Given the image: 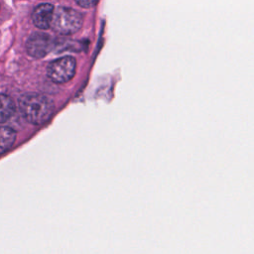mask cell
<instances>
[{"instance_id":"cell-1","label":"cell","mask_w":254,"mask_h":254,"mask_svg":"<svg viewBox=\"0 0 254 254\" xmlns=\"http://www.w3.org/2000/svg\"><path fill=\"white\" fill-rule=\"evenodd\" d=\"M19 109L28 122L34 125H42L52 116L54 105L45 95L26 93L19 99Z\"/></svg>"},{"instance_id":"cell-2","label":"cell","mask_w":254,"mask_h":254,"mask_svg":"<svg viewBox=\"0 0 254 254\" xmlns=\"http://www.w3.org/2000/svg\"><path fill=\"white\" fill-rule=\"evenodd\" d=\"M82 15L68 7H59L54 11L51 28L62 35H70L77 32L82 26Z\"/></svg>"},{"instance_id":"cell-3","label":"cell","mask_w":254,"mask_h":254,"mask_svg":"<svg viewBox=\"0 0 254 254\" xmlns=\"http://www.w3.org/2000/svg\"><path fill=\"white\" fill-rule=\"evenodd\" d=\"M76 62L72 57H63L52 62L48 67L49 77L56 83H64L75 73Z\"/></svg>"},{"instance_id":"cell-4","label":"cell","mask_w":254,"mask_h":254,"mask_svg":"<svg viewBox=\"0 0 254 254\" xmlns=\"http://www.w3.org/2000/svg\"><path fill=\"white\" fill-rule=\"evenodd\" d=\"M53 39L50 35L42 32L32 34L26 42L27 53L33 58L45 57L53 48Z\"/></svg>"},{"instance_id":"cell-5","label":"cell","mask_w":254,"mask_h":254,"mask_svg":"<svg viewBox=\"0 0 254 254\" xmlns=\"http://www.w3.org/2000/svg\"><path fill=\"white\" fill-rule=\"evenodd\" d=\"M54 6L49 3H43L38 5L32 14V20L34 24L42 29L46 30L51 27L52 19H53V14H54Z\"/></svg>"},{"instance_id":"cell-6","label":"cell","mask_w":254,"mask_h":254,"mask_svg":"<svg viewBox=\"0 0 254 254\" xmlns=\"http://www.w3.org/2000/svg\"><path fill=\"white\" fill-rule=\"evenodd\" d=\"M16 140V132L7 126L0 127V155L8 151Z\"/></svg>"},{"instance_id":"cell-7","label":"cell","mask_w":254,"mask_h":254,"mask_svg":"<svg viewBox=\"0 0 254 254\" xmlns=\"http://www.w3.org/2000/svg\"><path fill=\"white\" fill-rule=\"evenodd\" d=\"M15 111L13 99L5 94H0V123L6 122L11 118Z\"/></svg>"},{"instance_id":"cell-8","label":"cell","mask_w":254,"mask_h":254,"mask_svg":"<svg viewBox=\"0 0 254 254\" xmlns=\"http://www.w3.org/2000/svg\"><path fill=\"white\" fill-rule=\"evenodd\" d=\"M98 0H75V2L82 8H91L93 7Z\"/></svg>"}]
</instances>
